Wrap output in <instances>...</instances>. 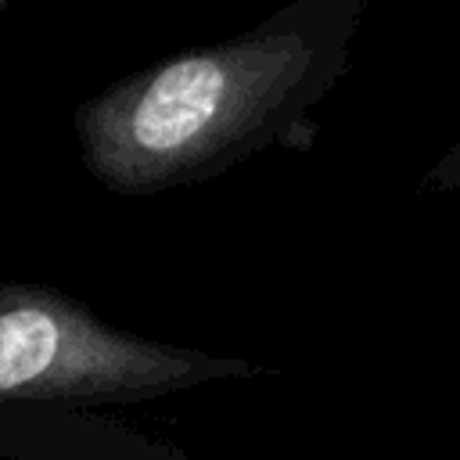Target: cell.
Masks as SVG:
<instances>
[{
  "label": "cell",
  "instance_id": "cell-1",
  "mask_svg": "<svg viewBox=\"0 0 460 460\" xmlns=\"http://www.w3.org/2000/svg\"><path fill=\"white\" fill-rule=\"evenodd\" d=\"M363 14V0H288L226 40L115 79L72 115L86 172L111 194L147 198L270 147H313L316 108L349 72Z\"/></svg>",
  "mask_w": 460,
  "mask_h": 460
},
{
  "label": "cell",
  "instance_id": "cell-2",
  "mask_svg": "<svg viewBox=\"0 0 460 460\" xmlns=\"http://www.w3.org/2000/svg\"><path fill=\"white\" fill-rule=\"evenodd\" d=\"M255 374L237 356L129 334L50 284H0V406H126Z\"/></svg>",
  "mask_w": 460,
  "mask_h": 460
},
{
  "label": "cell",
  "instance_id": "cell-3",
  "mask_svg": "<svg viewBox=\"0 0 460 460\" xmlns=\"http://www.w3.org/2000/svg\"><path fill=\"white\" fill-rule=\"evenodd\" d=\"M428 190H460V140L442 151V158L424 172Z\"/></svg>",
  "mask_w": 460,
  "mask_h": 460
},
{
  "label": "cell",
  "instance_id": "cell-4",
  "mask_svg": "<svg viewBox=\"0 0 460 460\" xmlns=\"http://www.w3.org/2000/svg\"><path fill=\"white\" fill-rule=\"evenodd\" d=\"M7 4H11V0H0V14H4V11H7Z\"/></svg>",
  "mask_w": 460,
  "mask_h": 460
}]
</instances>
